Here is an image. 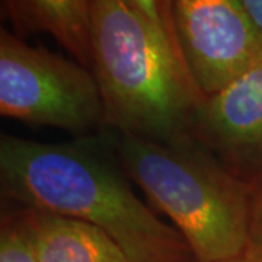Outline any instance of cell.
<instances>
[{
    "instance_id": "6da1fadb",
    "label": "cell",
    "mask_w": 262,
    "mask_h": 262,
    "mask_svg": "<svg viewBox=\"0 0 262 262\" xmlns=\"http://www.w3.org/2000/svg\"><path fill=\"white\" fill-rule=\"evenodd\" d=\"M106 137L50 144L0 137V189L6 201L105 230L131 262H192L182 234L150 210Z\"/></svg>"
},
{
    "instance_id": "7a4b0ae2",
    "label": "cell",
    "mask_w": 262,
    "mask_h": 262,
    "mask_svg": "<svg viewBox=\"0 0 262 262\" xmlns=\"http://www.w3.org/2000/svg\"><path fill=\"white\" fill-rule=\"evenodd\" d=\"M103 128L158 143L192 140L203 95L181 53L172 2L92 0Z\"/></svg>"
},
{
    "instance_id": "3957f363",
    "label": "cell",
    "mask_w": 262,
    "mask_h": 262,
    "mask_svg": "<svg viewBox=\"0 0 262 262\" xmlns=\"http://www.w3.org/2000/svg\"><path fill=\"white\" fill-rule=\"evenodd\" d=\"M124 173L182 234L195 262H227L246 251L255 188L194 140L158 141L111 133Z\"/></svg>"
},
{
    "instance_id": "277c9868",
    "label": "cell",
    "mask_w": 262,
    "mask_h": 262,
    "mask_svg": "<svg viewBox=\"0 0 262 262\" xmlns=\"http://www.w3.org/2000/svg\"><path fill=\"white\" fill-rule=\"evenodd\" d=\"M0 114L29 125L56 127L80 139L103 128L94 73L75 60L0 31Z\"/></svg>"
},
{
    "instance_id": "5b68a950",
    "label": "cell",
    "mask_w": 262,
    "mask_h": 262,
    "mask_svg": "<svg viewBox=\"0 0 262 262\" xmlns=\"http://www.w3.org/2000/svg\"><path fill=\"white\" fill-rule=\"evenodd\" d=\"M172 18L188 72L204 101L262 63V34L242 0H173Z\"/></svg>"
},
{
    "instance_id": "8992f818",
    "label": "cell",
    "mask_w": 262,
    "mask_h": 262,
    "mask_svg": "<svg viewBox=\"0 0 262 262\" xmlns=\"http://www.w3.org/2000/svg\"><path fill=\"white\" fill-rule=\"evenodd\" d=\"M191 137L233 177L262 182V63L198 108Z\"/></svg>"
},
{
    "instance_id": "52a82bcc",
    "label": "cell",
    "mask_w": 262,
    "mask_h": 262,
    "mask_svg": "<svg viewBox=\"0 0 262 262\" xmlns=\"http://www.w3.org/2000/svg\"><path fill=\"white\" fill-rule=\"evenodd\" d=\"M2 16L18 34H48L79 64L94 69L92 0H3Z\"/></svg>"
},
{
    "instance_id": "ba28073f",
    "label": "cell",
    "mask_w": 262,
    "mask_h": 262,
    "mask_svg": "<svg viewBox=\"0 0 262 262\" xmlns=\"http://www.w3.org/2000/svg\"><path fill=\"white\" fill-rule=\"evenodd\" d=\"M38 262H131L105 230L31 208Z\"/></svg>"
},
{
    "instance_id": "9c48e42d",
    "label": "cell",
    "mask_w": 262,
    "mask_h": 262,
    "mask_svg": "<svg viewBox=\"0 0 262 262\" xmlns=\"http://www.w3.org/2000/svg\"><path fill=\"white\" fill-rule=\"evenodd\" d=\"M0 262H38L32 213L28 207H9L0 217Z\"/></svg>"
},
{
    "instance_id": "30bf717a",
    "label": "cell",
    "mask_w": 262,
    "mask_h": 262,
    "mask_svg": "<svg viewBox=\"0 0 262 262\" xmlns=\"http://www.w3.org/2000/svg\"><path fill=\"white\" fill-rule=\"evenodd\" d=\"M249 239L252 245H262V182L253 191L249 217Z\"/></svg>"
},
{
    "instance_id": "8fae6325",
    "label": "cell",
    "mask_w": 262,
    "mask_h": 262,
    "mask_svg": "<svg viewBox=\"0 0 262 262\" xmlns=\"http://www.w3.org/2000/svg\"><path fill=\"white\" fill-rule=\"evenodd\" d=\"M242 5L248 12L249 18L252 19L255 27L262 34V0H242Z\"/></svg>"
},
{
    "instance_id": "7c38bea8",
    "label": "cell",
    "mask_w": 262,
    "mask_h": 262,
    "mask_svg": "<svg viewBox=\"0 0 262 262\" xmlns=\"http://www.w3.org/2000/svg\"><path fill=\"white\" fill-rule=\"evenodd\" d=\"M227 262H262V245L249 244L244 253Z\"/></svg>"
},
{
    "instance_id": "4fadbf2b",
    "label": "cell",
    "mask_w": 262,
    "mask_h": 262,
    "mask_svg": "<svg viewBox=\"0 0 262 262\" xmlns=\"http://www.w3.org/2000/svg\"><path fill=\"white\" fill-rule=\"evenodd\" d=\"M192 262H195V261H192Z\"/></svg>"
}]
</instances>
